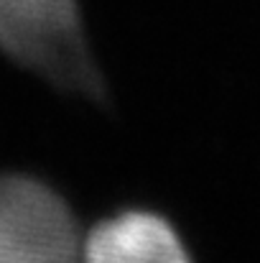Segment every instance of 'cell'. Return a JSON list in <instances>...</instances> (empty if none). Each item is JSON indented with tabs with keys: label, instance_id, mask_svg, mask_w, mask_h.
Masks as SVG:
<instances>
[{
	"label": "cell",
	"instance_id": "6da1fadb",
	"mask_svg": "<svg viewBox=\"0 0 260 263\" xmlns=\"http://www.w3.org/2000/svg\"><path fill=\"white\" fill-rule=\"evenodd\" d=\"M0 54L54 87L102 97L77 0H0Z\"/></svg>",
	"mask_w": 260,
	"mask_h": 263
},
{
	"label": "cell",
	"instance_id": "7a4b0ae2",
	"mask_svg": "<svg viewBox=\"0 0 260 263\" xmlns=\"http://www.w3.org/2000/svg\"><path fill=\"white\" fill-rule=\"evenodd\" d=\"M79 248V217L62 189L38 174H0V263H82Z\"/></svg>",
	"mask_w": 260,
	"mask_h": 263
},
{
	"label": "cell",
	"instance_id": "3957f363",
	"mask_svg": "<svg viewBox=\"0 0 260 263\" xmlns=\"http://www.w3.org/2000/svg\"><path fill=\"white\" fill-rule=\"evenodd\" d=\"M82 263H191L178 230L161 212L123 207L82 235Z\"/></svg>",
	"mask_w": 260,
	"mask_h": 263
}]
</instances>
